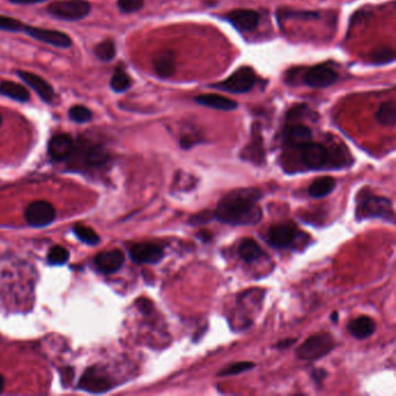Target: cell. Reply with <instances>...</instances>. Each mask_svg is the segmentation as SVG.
Masks as SVG:
<instances>
[{
	"label": "cell",
	"mask_w": 396,
	"mask_h": 396,
	"mask_svg": "<svg viewBox=\"0 0 396 396\" xmlns=\"http://www.w3.org/2000/svg\"><path fill=\"white\" fill-rule=\"evenodd\" d=\"M262 192L257 188H240L224 195L216 206L214 216L230 226H255L263 217L259 200Z\"/></svg>",
	"instance_id": "cell-1"
},
{
	"label": "cell",
	"mask_w": 396,
	"mask_h": 396,
	"mask_svg": "<svg viewBox=\"0 0 396 396\" xmlns=\"http://www.w3.org/2000/svg\"><path fill=\"white\" fill-rule=\"evenodd\" d=\"M88 0H60L53 1L47 8V12L53 18L63 22H81L91 12Z\"/></svg>",
	"instance_id": "cell-2"
},
{
	"label": "cell",
	"mask_w": 396,
	"mask_h": 396,
	"mask_svg": "<svg viewBox=\"0 0 396 396\" xmlns=\"http://www.w3.org/2000/svg\"><path fill=\"white\" fill-rule=\"evenodd\" d=\"M333 347L335 340L331 335L327 333H315L297 349V356L301 361H319L329 354Z\"/></svg>",
	"instance_id": "cell-3"
},
{
	"label": "cell",
	"mask_w": 396,
	"mask_h": 396,
	"mask_svg": "<svg viewBox=\"0 0 396 396\" xmlns=\"http://www.w3.org/2000/svg\"><path fill=\"white\" fill-rule=\"evenodd\" d=\"M359 217L368 219H382L385 221H394V211L390 200L383 197L368 193L358 202Z\"/></svg>",
	"instance_id": "cell-4"
},
{
	"label": "cell",
	"mask_w": 396,
	"mask_h": 396,
	"mask_svg": "<svg viewBox=\"0 0 396 396\" xmlns=\"http://www.w3.org/2000/svg\"><path fill=\"white\" fill-rule=\"evenodd\" d=\"M257 76L251 67H243L235 71L229 78H226L223 82L214 84L212 88L221 90L224 92L235 93V94H243L250 92L255 86Z\"/></svg>",
	"instance_id": "cell-5"
},
{
	"label": "cell",
	"mask_w": 396,
	"mask_h": 396,
	"mask_svg": "<svg viewBox=\"0 0 396 396\" xmlns=\"http://www.w3.org/2000/svg\"><path fill=\"white\" fill-rule=\"evenodd\" d=\"M301 235L304 233H300L293 223H280L271 226L267 233V242L273 248H293Z\"/></svg>",
	"instance_id": "cell-6"
},
{
	"label": "cell",
	"mask_w": 396,
	"mask_h": 396,
	"mask_svg": "<svg viewBox=\"0 0 396 396\" xmlns=\"http://www.w3.org/2000/svg\"><path fill=\"white\" fill-rule=\"evenodd\" d=\"M24 33L31 36L33 39L40 42L47 43L49 46L56 47L60 49L69 48L72 44L70 36L65 33L53 29L41 28V27H34V26H25Z\"/></svg>",
	"instance_id": "cell-7"
},
{
	"label": "cell",
	"mask_w": 396,
	"mask_h": 396,
	"mask_svg": "<svg viewBox=\"0 0 396 396\" xmlns=\"http://www.w3.org/2000/svg\"><path fill=\"white\" fill-rule=\"evenodd\" d=\"M338 79V74L333 67L326 64H320L311 67L304 74V84L315 89H324L333 85Z\"/></svg>",
	"instance_id": "cell-8"
},
{
	"label": "cell",
	"mask_w": 396,
	"mask_h": 396,
	"mask_svg": "<svg viewBox=\"0 0 396 396\" xmlns=\"http://www.w3.org/2000/svg\"><path fill=\"white\" fill-rule=\"evenodd\" d=\"M55 208L48 201L32 202L25 212L26 221L36 228L48 226L55 220Z\"/></svg>",
	"instance_id": "cell-9"
},
{
	"label": "cell",
	"mask_w": 396,
	"mask_h": 396,
	"mask_svg": "<svg viewBox=\"0 0 396 396\" xmlns=\"http://www.w3.org/2000/svg\"><path fill=\"white\" fill-rule=\"evenodd\" d=\"M300 150L302 162L308 169L321 170L329 162V152L324 145L320 143L308 142Z\"/></svg>",
	"instance_id": "cell-10"
},
{
	"label": "cell",
	"mask_w": 396,
	"mask_h": 396,
	"mask_svg": "<svg viewBox=\"0 0 396 396\" xmlns=\"http://www.w3.org/2000/svg\"><path fill=\"white\" fill-rule=\"evenodd\" d=\"M226 20L240 32H252L261 20L258 12L254 10H233L226 15Z\"/></svg>",
	"instance_id": "cell-11"
},
{
	"label": "cell",
	"mask_w": 396,
	"mask_h": 396,
	"mask_svg": "<svg viewBox=\"0 0 396 396\" xmlns=\"http://www.w3.org/2000/svg\"><path fill=\"white\" fill-rule=\"evenodd\" d=\"M131 257L138 264H157L164 257L163 249L152 243H138L129 250Z\"/></svg>",
	"instance_id": "cell-12"
},
{
	"label": "cell",
	"mask_w": 396,
	"mask_h": 396,
	"mask_svg": "<svg viewBox=\"0 0 396 396\" xmlns=\"http://www.w3.org/2000/svg\"><path fill=\"white\" fill-rule=\"evenodd\" d=\"M19 78L22 79L24 82L32 88L40 98L46 104H51L55 98V91H53V86L50 85L49 83L46 82L42 77H40L38 74L29 72V71H17Z\"/></svg>",
	"instance_id": "cell-13"
},
{
	"label": "cell",
	"mask_w": 396,
	"mask_h": 396,
	"mask_svg": "<svg viewBox=\"0 0 396 396\" xmlns=\"http://www.w3.org/2000/svg\"><path fill=\"white\" fill-rule=\"evenodd\" d=\"M79 386L90 393H103L108 390L112 383L105 372L99 368H91L83 375Z\"/></svg>",
	"instance_id": "cell-14"
},
{
	"label": "cell",
	"mask_w": 396,
	"mask_h": 396,
	"mask_svg": "<svg viewBox=\"0 0 396 396\" xmlns=\"http://www.w3.org/2000/svg\"><path fill=\"white\" fill-rule=\"evenodd\" d=\"M72 151H74V141L70 135H55L49 141L48 152L53 160L58 162L65 160L70 157Z\"/></svg>",
	"instance_id": "cell-15"
},
{
	"label": "cell",
	"mask_w": 396,
	"mask_h": 396,
	"mask_svg": "<svg viewBox=\"0 0 396 396\" xmlns=\"http://www.w3.org/2000/svg\"><path fill=\"white\" fill-rule=\"evenodd\" d=\"M97 269L105 274L115 273L122 267L124 263V256L120 250L101 252L96 257Z\"/></svg>",
	"instance_id": "cell-16"
},
{
	"label": "cell",
	"mask_w": 396,
	"mask_h": 396,
	"mask_svg": "<svg viewBox=\"0 0 396 396\" xmlns=\"http://www.w3.org/2000/svg\"><path fill=\"white\" fill-rule=\"evenodd\" d=\"M311 138H313V134L307 126L293 124L285 131L283 141H285V145L290 148L300 149L304 145H307L308 142H311Z\"/></svg>",
	"instance_id": "cell-17"
},
{
	"label": "cell",
	"mask_w": 396,
	"mask_h": 396,
	"mask_svg": "<svg viewBox=\"0 0 396 396\" xmlns=\"http://www.w3.org/2000/svg\"><path fill=\"white\" fill-rule=\"evenodd\" d=\"M195 101L201 106L214 108V110L229 112V110L237 108L236 101H233L226 97L220 96V94H201V96L195 98Z\"/></svg>",
	"instance_id": "cell-18"
},
{
	"label": "cell",
	"mask_w": 396,
	"mask_h": 396,
	"mask_svg": "<svg viewBox=\"0 0 396 396\" xmlns=\"http://www.w3.org/2000/svg\"><path fill=\"white\" fill-rule=\"evenodd\" d=\"M375 331V323L368 316H359L349 324V333L357 340H366Z\"/></svg>",
	"instance_id": "cell-19"
},
{
	"label": "cell",
	"mask_w": 396,
	"mask_h": 396,
	"mask_svg": "<svg viewBox=\"0 0 396 396\" xmlns=\"http://www.w3.org/2000/svg\"><path fill=\"white\" fill-rule=\"evenodd\" d=\"M0 94L22 104L27 103L31 99L28 90L25 86L10 81L0 83Z\"/></svg>",
	"instance_id": "cell-20"
},
{
	"label": "cell",
	"mask_w": 396,
	"mask_h": 396,
	"mask_svg": "<svg viewBox=\"0 0 396 396\" xmlns=\"http://www.w3.org/2000/svg\"><path fill=\"white\" fill-rule=\"evenodd\" d=\"M154 69L158 77H171L176 70L174 55L172 51H163L160 55H157L154 60Z\"/></svg>",
	"instance_id": "cell-21"
},
{
	"label": "cell",
	"mask_w": 396,
	"mask_h": 396,
	"mask_svg": "<svg viewBox=\"0 0 396 396\" xmlns=\"http://www.w3.org/2000/svg\"><path fill=\"white\" fill-rule=\"evenodd\" d=\"M238 255L248 264L258 262L263 257H267L264 250L251 238H247L242 242L238 248Z\"/></svg>",
	"instance_id": "cell-22"
},
{
	"label": "cell",
	"mask_w": 396,
	"mask_h": 396,
	"mask_svg": "<svg viewBox=\"0 0 396 396\" xmlns=\"http://www.w3.org/2000/svg\"><path fill=\"white\" fill-rule=\"evenodd\" d=\"M336 188V181L333 177H320L315 179L308 188L311 198L321 199L329 195Z\"/></svg>",
	"instance_id": "cell-23"
},
{
	"label": "cell",
	"mask_w": 396,
	"mask_h": 396,
	"mask_svg": "<svg viewBox=\"0 0 396 396\" xmlns=\"http://www.w3.org/2000/svg\"><path fill=\"white\" fill-rule=\"evenodd\" d=\"M242 156L245 157V160H252L254 163L261 164L264 162L265 152H264L263 138L259 131H254L251 143L245 149Z\"/></svg>",
	"instance_id": "cell-24"
},
{
	"label": "cell",
	"mask_w": 396,
	"mask_h": 396,
	"mask_svg": "<svg viewBox=\"0 0 396 396\" xmlns=\"http://www.w3.org/2000/svg\"><path fill=\"white\" fill-rule=\"evenodd\" d=\"M375 119L379 124L387 127H394L396 124V106L394 100H389L382 103L379 107Z\"/></svg>",
	"instance_id": "cell-25"
},
{
	"label": "cell",
	"mask_w": 396,
	"mask_h": 396,
	"mask_svg": "<svg viewBox=\"0 0 396 396\" xmlns=\"http://www.w3.org/2000/svg\"><path fill=\"white\" fill-rule=\"evenodd\" d=\"M94 55L103 62H110L117 55V48L113 40H105L94 47Z\"/></svg>",
	"instance_id": "cell-26"
},
{
	"label": "cell",
	"mask_w": 396,
	"mask_h": 396,
	"mask_svg": "<svg viewBox=\"0 0 396 396\" xmlns=\"http://www.w3.org/2000/svg\"><path fill=\"white\" fill-rule=\"evenodd\" d=\"M131 81L124 70H117L110 79V89L114 92L124 93L131 89Z\"/></svg>",
	"instance_id": "cell-27"
},
{
	"label": "cell",
	"mask_w": 396,
	"mask_h": 396,
	"mask_svg": "<svg viewBox=\"0 0 396 396\" xmlns=\"http://www.w3.org/2000/svg\"><path fill=\"white\" fill-rule=\"evenodd\" d=\"M372 63L375 65H383V64L393 63L395 60V53L389 47H380L373 50L371 53Z\"/></svg>",
	"instance_id": "cell-28"
},
{
	"label": "cell",
	"mask_w": 396,
	"mask_h": 396,
	"mask_svg": "<svg viewBox=\"0 0 396 396\" xmlns=\"http://www.w3.org/2000/svg\"><path fill=\"white\" fill-rule=\"evenodd\" d=\"M69 117L77 124H85V122L92 120L93 113L92 110H89L88 107L83 106V105H76L69 110Z\"/></svg>",
	"instance_id": "cell-29"
},
{
	"label": "cell",
	"mask_w": 396,
	"mask_h": 396,
	"mask_svg": "<svg viewBox=\"0 0 396 396\" xmlns=\"http://www.w3.org/2000/svg\"><path fill=\"white\" fill-rule=\"evenodd\" d=\"M74 233L79 237V240L85 242L86 245H96L99 243L100 238L98 233L89 226L78 224V226H74Z\"/></svg>",
	"instance_id": "cell-30"
},
{
	"label": "cell",
	"mask_w": 396,
	"mask_h": 396,
	"mask_svg": "<svg viewBox=\"0 0 396 396\" xmlns=\"http://www.w3.org/2000/svg\"><path fill=\"white\" fill-rule=\"evenodd\" d=\"M25 26V24H22L18 19L0 15V31L11 33L24 32Z\"/></svg>",
	"instance_id": "cell-31"
},
{
	"label": "cell",
	"mask_w": 396,
	"mask_h": 396,
	"mask_svg": "<svg viewBox=\"0 0 396 396\" xmlns=\"http://www.w3.org/2000/svg\"><path fill=\"white\" fill-rule=\"evenodd\" d=\"M254 368H255L254 363L240 361V363H235L224 368L222 372H220L219 375L220 377H230V375L241 374L245 372L251 371Z\"/></svg>",
	"instance_id": "cell-32"
},
{
	"label": "cell",
	"mask_w": 396,
	"mask_h": 396,
	"mask_svg": "<svg viewBox=\"0 0 396 396\" xmlns=\"http://www.w3.org/2000/svg\"><path fill=\"white\" fill-rule=\"evenodd\" d=\"M69 259V251L63 247H53L48 255V261L51 265H63Z\"/></svg>",
	"instance_id": "cell-33"
},
{
	"label": "cell",
	"mask_w": 396,
	"mask_h": 396,
	"mask_svg": "<svg viewBox=\"0 0 396 396\" xmlns=\"http://www.w3.org/2000/svg\"><path fill=\"white\" fill-rule=\"evenodd\" d=\"M145 6V0H117V8L122 13H135Z\"/></svg>",
	"instance_id": "cell-34"
},
{
	"label": "cell",
	"mask_w": 396,
	"mask_h": 396,
	"mask_svg": "<svg viewBox=\"0 0 396 396\" xmlns=\"http://www.w3.org/2000/svg\"><path fill=\"white\" fill-rule=\"evenodd\" d=\"M107 160L106 152L104 151V149L100 147H94L91 148L88 152V162L90 165H101L105 163Z\"/></svg>",
	"instance_id": "cell-35"
},
{
	"label": "cell",
	"mask_w": 396,
	"mask_h": 396,
	"mask_svg": "<svg viewBox=\"0 0 396 396\" xmlns=\"http://www.w3.org/2000/svg\"><path fill=\"white\" fill-rule=\"evenodd\" d=\"M212 217H215L214 216V213H209L206 211V212L199 213L195 216H192L190 219V223L193 224V226H201V224H205V223L212 221Z\"/></svg>",
	"instance_id": "cell-36"
},
{
	"label": "cell",
	"mask_w": 396,
	"mask_h": 396,
	"mask_svg": "<svg viewBox=\"0 0 396 396\" xmlns=\"http://www.w3.org/2000/svg\"><path fill=\"white\" fill-rule=\"evenodd\" d=\"M326 375L327 372L324 371V370H315V371L313 372L311 377H313V379H314L316 383H321L323 379L326 378Z\"/></svg>",
	"instance_id": "cell-37"
},
{
	"label": "cell",
	"mask_w": 396,
	"mask_h": 396,
	"mask_svg": "<svg viewBox=\"0 0 396 396\" xmlns=\"http://www.w3.org/2000/svg\"><path fill=\"white\" fill-rule=\"evenodd\" d=\"M10 1H11L12 4L31 5L44 3V1H48V0H10Z\"/></svg>",
	"instance_id": "cell-38"
},
{
	"label": "cell",
	"mask_w": 396,
	"mask_h": 396,
	"mask_svg": "<svg viewBox=\"0 0 396 396\" xmlns=\"http://www.w3.org/2000/svg\"><path fill=\"white\" fill-rule=\"evenodd\" d=\"M295 338H288V340H280L279 343L277 344L276 347L277 349H287V347H290L292 344L295 343Z\"/></svg>",
	"instance_id": "cell-39"
},
{
	"label": "cell",
	"mask_w": 396,
	"mask_h": 396,
	"mask_svg": "<svg viewBox=\"0 0 396 396\" xmlns=\"http://www.w3.org/2000/svg\"><path fill=\"white\" fill-rule=\"evenodd\" d=\"M5 381L4 378L0 375V393L3 392V389H4Z\"/></svg>",
	"instance_id": "cell-40"
},
{
	"label": "cell",
	"mask_w": 396,
	"mask_h": 396,
	"mask_svg": "<svg viewBox=\"0 0 396 396\" xmlns=\"http://www.w3.org/2000/svg\"><path fill=\"white\" fill-rule=\"evenodd\" d=\"M331 319H333V323H336L337 320H338V314H337V313H333V317H331Z\"/></svg>",
	"instance_id": "cell-41"
},
{
	"label": "cell",
	"mask_w": 396,
	"mask_h": 396,
	"mask_svg": "<svg viewBox=\"0 0 396 396\" xmlns=\"http://www.w3.org/2000/svg\"><path fill=\"white\" fill-rule=\"evenodd\" d=\"M1 124H3V117L0 115V126H1Z\"/></svg>",
	"instance_id": "cell-42"
}]
</instances>
